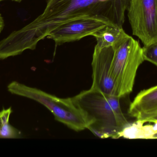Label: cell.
<instances>
[{
    "label": "cell",
    "mask_w": 157,
    "mask_h": 157,
    "mask_svg": "<svg viewBox=\"0 0 157 157\" xmlns=\"http://www.w3.org/2000/svg\"><path fill=\"white\" fill-rule=\"evenodd\" d=\"M151 123H153L155 124L154 125H153V129H154V131L155 132L156 134H157V119L156 120H154L152 121Z\"/></svg>",
    "instance_id": "cell-16"
},
{
    "label": "cell",
    "mask_w": 157,
    "mask_h": 157,
    "mask_svg": "<svg viewBox=\"0 0 157 157\" xmlns=\"http://www.w3.org/2000/svg\"><path fill=\"white\" fill-rule=\"evenodd\" d=\"M18 135L17 131L9 124L0 127V138H17Z\"/></svg>",
    "instance_id": "cell-12"
},
{
    "label": "cell",
    "mask_w": 157,
    "mask_h": 157,
    "mask_svg": "<svg viewBox=\"0 0 157 157\" xmlns=\"http://www.w3.org/2000/svg\"><path fill=\"white\" fill-rule=\"evenodd\" d=\"M12 110L11 108L7 109H4L0 112V121L2 126L8 124L9 117Z\"/></svg>",
    "instance_id": "cell-14"
},
{
    "label": "cell",
    "mask_w": 157,
    "mask_h": 157,
    "mask_svg": "<svg viewBox=\"0 0 157 157\" xmlns=\"http://www.w3.org/2000/svg\"><path fill=\"white\" fill-rule=\"evenodd\" d=\"M112 25H117L105 16L84 17L70 20L59 26L47 37L53 40L58 46L92 36L104 27Z\"/></svg>",
    "instance_id": "cell-6"
},
{
    "label": "cell",
    "mask_w": 157,
    "mask_h": 157,
    "mask_svg": "<svg viewBox=\"0 0 157 157\" xmlns=\"http://www.w3.org/2000/svg\"><path fill=\"white\" fill-rule=\"evenodd\" d=\"M143 51L144 61H147L157 67V41L144 46Z\"/></svg>",
    "instance_id": "cell-11"
},
{
    "label": "cell",
    "mask_w": 157,
    "mask_h": 157,
    "mask_svg": "<svg viewBox=\"0 0 157 157\" xmlns=\"http://www.w3.org/2000/svg\"><path fill=\"white\" fill-rule=\"evenodd\" d=\"M7 89L12 94L31 99L42 104L50 111L57 121L74 131L78 132L87 129L84 116L72 98H61L16 81L10 83Z\"/></svg>",
    "instance_id": "cell-4"
},
{
    "label": "cell",
    "mask_w": 157,
    "mask_h": 157,
    "mask_svg": "<svg viewBox=\"0 0 157 157\" xmlns=\"http://www.w3.org/2000/svg\"><path fill=\"white\" fill-rule=\"evenodd\" d=\"M112 46H95L92 56V84L90 88L109 95L116 96L115 83L111 71Z\"/></svg>",
    "instance_id": "cell-7"
},
{
    "label": "cell",
    "mask_w": 157,
    "mask_h": 157,
    "mask_svg": "<svg viewBox=\"0 0 157 157\" xmlns=\"http://www.w3.org/2000/svg\"><path fill=\"white\" fill-rule=\"evenodd\" d=\"M144 124L140 120L128 124L118 134L116 139L121 137L129 139H145L143 129Z\"/></svg>",
    "instance_id": "cell-10"
},
{
    "label": "cell",
    "mask_w": 157,
    "mask_h": 157,
    "mask_svg": "<svg viewBox=\"0 0 157 157\" xmlns=\"http://www.w3.org/2000/svg\"><path fill=\"white\" fill-rule=\"evenodd\" d=\"M5 1V0H0V2H2V1ZM13 1H15V2H20L22 0H12Z\"/></svg>",
    "instance_id": "cell-17"
},
{
    "label": "cell",
    "mask_w": 157,
    "mask_h": 157,
    "mask_svg": "<svg viewBox=\"0 0 157 157\" xmlns=\"http://www.w3.org/2000/svg\"><path fill=\"white\" fill-rule=\"evenodd\" d=\"M111 46V71L116 96L124 97L133 91L137 70L144 61L143 48L128 35Z\"/></svg>",
    "instance_id": "cell-3"
},
{
    "label": "cell",
    "mask_w": 157,
    "mask_h": 157,
    "mask_svg": "<svg viewBox=\"0 0 157 157\" xmlns=\"http://www.w3.org/2000/svg\"><path fill=\"white\" fill-rule=\"evenodd\" d=\"M122 27L118 25L107 26L94 33L92 36L97 40L96 47L103 48L113 46L126 37Z\"/></svg>",
    "instance_id": "cell-9"
},
{
    "label": "cell",
    "mask_w": 157,
    "mask_h": 157,
    "mask_svg": "<svg viewBox=\"0 0 157 157\" xmlns=\"http://www.w3.org/2000/svg\"><path fill=\"white\" fill-rule=\"evenodd\" d=\"M155 139H157V134L155 135Z\"/></svg>",
    "instance_id": "cell-18"
},
{
    "label": "cell",
    "mask_w": 157,
    "mask_h": 157,
    "mask_svg": "<svg viewBox=\"0 0 157 157\" xmlns=\"http://www.w3.org/2000/svg\"><path fill=\"white\" fill-rule=\"evenodd\" d=\"M143 129L145 139H155L156 133L153 129V125L150 124L144 125Z\"/></svg>",
    "instance_id": "cell-13"
},
{
    "label": "cell",
    "mask_w": 157,
    "mask_h": 157,
    "mask_svg": "<svg viewBox=\"0 0 157 157\" xmlns=\"http://www.w3.org/2000/svg\"><path fill=\"white\" fill-rule=\"evenodd\" d=\"M130 117L145 123L157 119V85L137 94L128 109Z\"/></svg>",
    "instance_id": "cell-8"
},
{
    "label": "cell",
    "mask_w": 157,
    "mask_h": 157,
    "mask_svg": "<svg viewBox=\"0 0 157 157\" xmlns=\"http://www.w3.org/2000/svg\"><path fill=\"white\" fill-rule=\"evenodd\" d=\"M121 98L91 88L72 97L84 116L87 129L102 139H116L129 123L121 108Z\"/></svg>",
    "instance_id": "cell-2"
},
{
    "label": "cell",
    "mask_w": 157,
    "mask_h": 157,
    "mask_svg": "<svg viewBox=\"0 0 157 157\" xmlns=\"http://www.w3.org/2000/svg\"><path fill=\"white\" fill-rule=\"evenodd\" d=\"M4 26V21L3 18L2 17L1 14H0V34L2 32V30L3 29Z\"/></svg>",
    "instance_id": "cell-15"
},
{
    "label": "cell",
    "mask_w": 157,
    "mask_h": 157,
    "mask_svg": "<svg viewBox=\"0 0 157 157\" xmlns=\"http://www.w3.org/2000/svg\"><path fill=\"white\" fill-rule=\"evenodd\" d=\"M127 7L115 1L47 0L43 13L22 29L12 32L0 41V59L16 56L27 49H36L56 28L79 18L105 16L122 26Z\"/></svg>",
    "instance_id": "cell-1"
},
{
    "label": "cell",
    "mask_w": 157,
    "mask_h": 157,
    "mask_svg": "<svg viewBox=\"0 0 157 157\" xmlns=\"http://www.w3.org/2000/svg\"><path fill=\"white\" fill-rule=\"evenodd\" d=\"M134 36L144 46L157 41V0H131L127 9Z\"/></svg>",
    "instance_id": "cell-5"
}]
</instances>
